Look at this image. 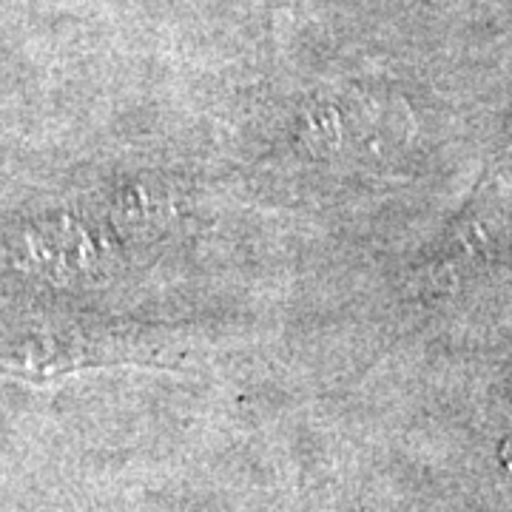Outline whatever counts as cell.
Listing matches in <instances>:
<instances>
[{
    "instance_id": "3",
    "label": "cell",
    "mask_w": 512,
    "mask_h": 512,
    "mask_svg": "<svg viewBox=\"0 0 512 512\" xmlns=\"http://www.w3.org/2000/svg\"><path fill=\"white\" fill-rule=\"evenodd\" d=\"M109 217L128 237L157 234L174 217V202L165 188L148 185L143 180L117 185L111 194Z\"/></svg>"
},
{
    "instance_id": "2",
    "label": "cell",
    "mask_w": 512,
    "mask_h": 512,
    "mask_svg": "<svg viewBox=\"0 0 512 512\" xmlns=\"http://www.w3.org/2000/svg\"><path fill=\"white\" fill-rule=\"evenodd\" d=\"M29 254L43 274L60 282H74L100 271L103 248L77 222H55L29 237Z\"/></svg>"
},
{
    "instance_id": "1",
    "label": "cell",
    "mask_w": 512,
    "mask_h": 512,
    "mask_svg": "<svg viewBox=\"0 0 512 512\" xmlns=\"http://www.w3.org/2000/svg\"><path fill=\"white\" fill-rule=\"evenodd\" d=\"M299 143L316 157H342L359 148L373 128L370 97L359 92H316L299 109Z\"/></svg>"
}]
</instances>
